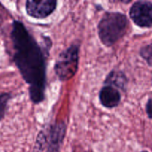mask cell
Instances as JSON below:
<instances>
[{
	"instance_id": "277c9868",
	"label": "cell",
	"mask_w": 152,
	"mask_h": 152,
	"mask_svg": "<svg viewBox=\"0 0 152 152\" xmlns=\"http://www.w3.org/2000/svg\"><path fill=\"white\" fill-rule=\"evenodd\" d=\"M132 20L140 28H150L152 26V3L151 1H135L129 11Z\"/></svg>"
},
{
	"instance_id": "ba28073f",
	"label": "cell",
	"mask_w": 152,
	"mask_h": 152,
	"mask_svg": "<svg viewBox=\"0 0 152 152\" xmlns=\"http://www.w3.org/2000/svg\"><path fill=\"white\" fill-rule=\"evenodd\" d=\"M104 85H108L121 91H126L128 86V78L121 71L112 70L107 75Z\"/></svg>"
},
{
	"instance_id": "3957f363",
	"label": "cell",
	"mask_w": 152,
	"mask_h": 152,
	"mask_svg": "<svg viewBox=\"0 0 152 152\" xmlns=\"http://www.w3.org/2000/svg\"><path fill=\"white\" fill-rule=\"evenodd\" d=\"M80 47L79 43H73L58 56L54 64V71L60 81H68L77 74L80 60Z\"/></svg>"
},
{
	"instance_id": "9c48e42d",
	"label": "cell",
	"mask_w": 152,
	"mask_h": 152,
	"mask_svg": "<svg viewBox=\"0 0 152 152\" xmlns=\"http://www.w3.org/2000/svg\"><path fill=\"white\" fill-rule=\"evenodd\" d=\"M12 98L10 93H3L0 94V121L3 120L7 110V105Z\"/></svg>"
},
{
	"instance_id": "7c38bea8",
	"label": "cell",
	"mask_w": 152,
	"mask_h": 152,
	"mask_svg": "<svg viewBox=\"0 0 152 152\" xmlns=\"http://www.w3.org/2000/svg\"><path fill=\"white\" fill-rule=\"evenodd\" d=\"M140 152H148V151H145V150H144V151H140Z\"/></svg>"
},
{
	"instance_id": "8fae6325",
	"label": "cell",
	"mask_w": 152,
	"mask_h": 152,
	"mask_svg": "<svg viewBox=\"0 0 152 152\" xmlns=\"http://www.w3.org/2000/svg\"><path fill=\"white\" fill-rule=\"evenodd\" d=\"M145 111H146V114L148 115V118L151 120V97L148 99V102H147L146 105H145Z\"/></svg>"
},
{
	"instance_id": "52a82bcc",
	"label": "cell",
	"mask_w": 152,
	"mask_h": 152,
	"mask_svg": "<svg viewBox=\"0 0 152 152\" xmlns=\"http://www.w3.org/2000/svg\"><path fill=\"white\" fill-rule=\"evenodd\" d=\"M121 98L120 91L108 85H104L99 94V102L106 108H114L118 106Z\"/></svg>"
},
{
	"instance_id": "6da1fadb",
	"label": "cell",
	"mask_w": 152,
	"mask_h": 152,
	"mask_svg": "<svg viewBox=\"0 0 152 152\" xmlns=\"http://www.w3.org/2000/svg\"><path fill=\"white\" fill-rule=\"evenodd\" d=\"M10 39L13 62L28 85L30 99L34 104L40 103L45 99L46 60L52 42L42 47L23 22L19 20L12 23Z\"/></svg>"
},
{
	"instance_id": "8992f818",
	"label": "cell",
	"mask_w": 152,
	"mask_h": 152,
	"mask_svg": "<svg viewBox=\"0 0 152 152\" xmlns=\"http://www.w3.org/2000/svg\"><path fill=\"white\" fill-rule=\"evenodd\" d=\"M57 7L56 0H28L25 2V10L28 16L35 19H45L51 15Z\"/></svg>"
},
{
	"instance_id": "30bf717a",
	"label": "cell",
	"mask_w": 152,
	"mask_h": 152,
	"mask_svg": "<svg viewBox=\"0 0 152 152\" xmlns=\"http://www.w3.org/2000/svg\"><path fill=\"white\" fill-rule=\"evenodd\" d=\"M151 44L150 43V44L141 48V49L140 50V55L148 62L149 66H151Z\"/></svg>"
},
{
	"instance_id": "7a4b0ae2",
	"label": "cell",
	"mask_w": 152,
	"mask_h": 152,
	"mask_svg": "<svg viewBox=\"0 0 152 152\" xmlns=\"http://www.w3.org/2000/svg\"><path fill=\"white\" fill-rule=\"evenodd\" d=\"M129 22L124 13L105 12L97 25L101 42L107 47L114 45L126 34Z\"/></svg>"
},
{
	"instance_id": "5b68a950",
	"label": "cell",
	"mask_w": 152,
	"mask_h": 152,
	"mask_svg": "<svg viewBox=\"0 0 152 152\" xmlns=\"http://www.w3.org/2000/svg\"><path fill=\"white\" fill-rule=\"evenodd\" d=\"M67 126L64 121L50 125L48 134H45L46 152H60L66 134Z\"/></svg>"
}]
</instances>
